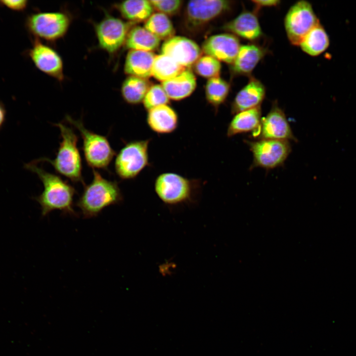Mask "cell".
I'll return each instance as SVG.
<instances>
[{"instance_id": "3957f363", "label": "cell", "mask_w": 356, "mask_h": 356, "mask_svg": "<svg viewBox=\"0 0 356 356\" xmlns=\"http://www.w3.org/2000/svg\"><path fill=\"white\" fill-rule=\"evenodd\" d=\"M53 125L58 128L61 140L54 159L43 157L38 161L50 163L58 174L73 182H81L85 185L82 176V161L77 143L78 137L72 128L59 122Z\"/></svg>"}, {"instance_id": "30bf717a", "label": "cell", "mask_w": 356, "mask_h": 356, "mask_svg": "<svg viewBox=\"0 0 356 356\" xmlns=\"http://www.w3.org/2000/svg\"><path fill=\"white\" fill-rule=\"evenodd\" d=\"M95 30L99 47L110 54L125 44L129 31L126 23L110 15L96 24Z\"/></svg>"}, {"instance_id": "44dd1931", "label": "cell", "mask_w": 356, "mask_h": 356, "mask_svg": "<svg viewBox=\"0 0 356 356\" xmlns=\"http://www.w3.org/2000/svg\"><path fill=\"white\" fill-rule=\"evenodd\" d=\"M155 56L152 52L130 50L125 60V72L131 76L149 78Z\"/></svg>"}, {"instance_id": "d6986e66", "label": "cell", "mask_w": 356, "mask_h": 356, "mask_svg": "<svg viewBox=\"0 0 356 356\" xmlns=\"http://www.w3.org/2000/svg\"><path fill=\"white\" fill-rule=\"evenodd\" d=\"M223 28L248 40H255L262 34L256 15L250 11H244L234 19L225 24Z\"/></svg>"}, {"instance_id": "4fadbf2b", "label": "cell", "mask_w": 356, "mask_h": 356, "mask_svg": "<svg viewBox=\"0 0 356 356\" xmlns=\"http://www.w3.org/2000/svg\"><path fill=\"white\" fill-rule=\"evenodd\" d=\"M201 49L193 41L181 36H174L163 44L162 54L167 55L184 68L192 65L199 59Z\"/></svg>"}, {"instance_id": "ba28073f", "label": "cell", "mask_w": 356, "mask_h": 356, "mask_svg": "<svg viewBox=\"0 0 356 356\" xmlns=\"http://www.w3.org/2000/svg\"><path fill=\"white\" fill-rule=\"evenodd\" d=\"M246 142L253 154L252 168L270 169L280 166L291 151L288 140L260 139Z\"/></svg>"}, {"instance_id": "ac0fdd59", "label": "cell", "mask_w": 356, "mask_h": 356, "mask_svg": "<svg viewBox=\"0 0 356 356\" xmlns=\"http://www.w3.org/2000/svg\"><path fill=\"white\" fill-rule=\"evenodd\" d=\"M192 71L185 68L174 78L163 82L161 86L169 99L179 100L189 96L196 86V80Z\"/></svg>"}, {"instance_id": "1f68e13d", "label": "cell", "mask_w": 356, "mask_h": 356, "mask_svg": "<svg viewBox=\"0 0 356 356\" xmlns=\"http://www.w3.org/2000/svg\"><path fill=\"white\" fill-rule=\"evenodd\" d=\"M153 8L167 15L175 14L181 7L180 0H149Z\"/></svg>"}, {"instance_id": "277c9868", "label": "cell", "mask_w": 356, "mask_h": 356, "mask_svg": "<svg viewBox=\"0 0 356 356\" xmlns=\"http://www.w3.org/2000/svg\"><path fill=\"white\" fill-rule=\"evenodd\" d=\"M200 183L198 179H190L174 172H165L155 178L154 190L166 205L178 206L194 202Z\"/></svg>"}, {"instance_id": "9c48e42d", "label": "cell", "mask_w": 356, "mask_h": 356, "mask_svg": "<svg viewBox=\"0 0 356 356\" xmlns=\"http://www.w3.org/2000/svg\"><path fill=\"white\" fill-rule=\"evenodd\" d=\"M319 23L311 4L299 1L292 6L285 18V27L290 43L298 45L305 36Z\"/></svg>"}, {"instance_id": "d6a6232c", "label": "cell", "mask_w": 356, "mask_h": 356, "mask_svg": "<svg viewBox=\"0 0 356 356\" xmlns=\"http://www.w3.org/2000/svg\"><path fill=\"white\" fill-rule=\"evenodd\" d=\"M0 4L12 10L21 11L26 9L28 5V1L26 0H0Z\"/></svg>"}, {"instance_id": "cb8c5ba5", "label": "cell", "mask_w": 356, "mask_h": 356, "mask_svg": "<svg viewBox=\"0 0 356 356\" xmlns=\"http://www.w3.org/2000/svg\"><path fill=\"white\" fill-rule=\"evenodd\" d=\"M116 8L125 19L137 22L147 20L153 10L150 1L147 0L123 1L117 4Z\"/></svg>"}, {"instance_id": "83f0119b", "label": "cell", "mask_w": 356, "mask_h": 356, "mask_svg": "<svg viewBox=\"0 0 356 356\" xmlns=\"http://www.w3.org/2000/svg\"><path fill=\"white\" fill-rule=\"evenodd\" d=\"M160 40H168L175 33L172 22L168 16L162 13L152 14L146 20L144 27Z\"/></svg>"}, {"instance_id": "5b68a950", "label": "cell", "mask_w": 356, "mask_h": 356, "mask_svg": "<svg viewBox=\"0 0 356 356\" xmlns=\"http://www.w3.org/2000/svg\"><path fill=\"white\" fill-rule=\"evenodd\" d=\"M65 120L80 133L83 139L82 150L87 164L92 169L108 170L116 155L108 137L87 129L82 119L75 120L67 115Z\"/></svg>"}, {"instance_id": "7a4b0ae2", "label": "cell", "mask_w": 356, "mask_h": 356, "mask_svg": "<svg viewBox=\"0 0 356 356\" xmlns=\"http://www.w3.org/2000/svg\"><path fill=\"white\" fill-rule=\"evenodd\" d=\"M92 181L85 185L76 202L85 218L96 217L105 208L118 204L123 199L117 181L105 178L96 170L92 169Z\"/></svg>"}, {"instance_id": "f546056e", "label": "cell", "mask_w": 356, "mask_h": 356, "mask_svg": "<svg viewBox=\"0 0 356 356\" xmlns=\"http://www.w3.org/2000/svg\"><path fill=\"white\" fill-rule=\"evenodd\" d=\"M221 67L220 61L207 55L200 57L194 66L197 74L209 79L219 77Z\"/></svg>"}, {"instance_id": "484cf974", "label": "cell", "mask_w": 356, "mask_h": 356, "mask_svg": "<svg viewBox=\"0 0 356 356\" xmlns=\"http://www.w3.org/2000/svg\"><path fill=\"white\" fill-rule=\"evenodd\" d=\"M150 87L146 79L130 76L122 84L121 93L126 102L137 104L143 101Z\"/></svg>"}, {"instance_id": "e0dca14e", "label": "cell", "mask_w": 356, "mask_h": 356, "mask_svg": "<svg viewBox=\"0 0 356 356\" xmlns=\"http://www.w3.org/2000/svg\"><path fill=\"white\" fill-rule=\"evenodd\" d=\"M266 90L257 79H251L236 94L231 105L233 114L260 106L264 99Z\"/></svg>"}, {"instance_id": "8fae6325", "label": "cell", "mask_w": 356, "mask_h": 356, "mask_svg": "<svg viewBox=\"0 0 356 356\" xmlns=\"http://www.w3.org/2000/svg\"><path fill=\"white\" fill-rule=\"evenodd\" d=\"M28 55L39 70L59 81L63 79L62 59L51 47L35 39Z\"/></svg>"}, {"instance_id": "d4e9b609", "label": "cell", "mask_w": 356, "mask_h": 356, "mask_svg": "<svg viewBox=\"0 0 356 356\" xmlns=\"http://www.w3.org/2000/svg\"><path fill=\"white\" fill-rule=\"evenodd\" d=\"M311 56H317L329 46V39L323 27L318 23L303 38L299 44Z\"/></svg>"}, {"instance_id": "e575fe53", "label": "cell", "mask_w": 356, "mask_h": 356, "mask_svg": "<svg viewBox=\"0 0 356 356\" xmlns=\"http://www.w3.org/2000/svg\"><path fill=\"white\" fill-rule=\"evenodd\" d=\"M6 119V110L2 102L0 101V131L4 126Z\"/></svg>"}, {"instance_id": "7402d4cb", "label": "cell", "mask_w": 356, "mask_h": 356, "mask_svg": "<svg viewBox=\"0 0 356 356\" xmlns=\"http://www.w3.org/2000/svg\"><path fill=\"white\" fill-rule=\"evenodd\" d=\"M261 114L260 106L236 113L228 125L226 135L230 137L241 133L258 131Z\"/></svg>"}, {"instance_id": "8992f818", "label": "cell", "mask_w": 356, "mask_h": 356, "mask_svg": "<svg viewBox=\"0 0 356 356\" xmlns=\"http://www.w3.org/2000/svg\"><path fill=\"white\" fill-rule=\"evenodd\" d=\"M150 138L134 140L125 143L116 155L114 169L122 179L135 178L150 165L149 146Z\"/></svg>"}, {"instance_id": "9a60e30c", "label": "cell", "mask_w": 356, "mask_h": 356, "mask_svg": "<svg viewBox=\"0 0 356 356\" xmlns=\"http://www.w3.org/2000/svg\"><path fill=\"white\" fill-rule=\"evenodd\" d=\"M230 1L224 0H193L186 7L188 22L193 26L206 23L228 9Z\"/></svg>"}, {"instance_id": "4316f807", "label": "cell", "mask_w": 356, "mask_h": 356, "mask_svg": "<svg viewBox=\"0 0 356 356\" xmlns=\"http://www.w3.org/2000/svg\"><path fill=\"white\" fill-rule=\"evenodd\" d=\"M185 68L170 57L161 53L155 56L151 76L162 83L177 76Z\"/></svg>"}, {"instance_id": "5bb4252c", "label": "cell", "mask_w": 356, "mask_h": 356, "mask_svg": "<svg viewBox=\"0 0 356 356\" xmlns=\"http://www.w3.org/2000/svg\"><path fill=\"white\" fill-rule=\"evenodd\" d=\"M238 39L227 33L213 35L207 39L202 49L207 55L219 61L232 64L240 47Z\"/></svg>"}, {"instance_id": "6da1fadb", "label": "cell", "mask_w": 356, "mask_h": 356, "mask_svg": "<svg viewBox=\"0 0 356 356\" xmlns=\"http://www.w3.org/2000/svg\"><path fill=\"white\" fill-rule=\"evenodd\" d=\"M34 160L24 165L26 170L36 174L44 185V190L34 199L40 205L43 217L54 210H60L64 214L77 216L73 208L76 189L60 176L49 173L39 167Z\"/></svg>"}, {"instance_id": "7c38bea8", "label": "cell", "mask_w": 356, "mask_h": 356, "mask_svg": "<svg viewBox=\"0 0 356 356\" xmlns=\"http://www.w3.org/2000/svg\"><path fill=\"white\" fill-rule=\"evenodd\" d=\"M257 132L260 139L297 140L284 112L276 104L262 119Z\"/></svg>"}, {"instance_id": "4dcf8cb0", "label": "cell", "mask_w": 356, "mask_h": 356, "mask_svg": "<svg viewBox=\"0 0 356 356\" xmlns=\"http://www.w3.org/2000/svg\"><path fill=\"white\" fill-rule=\"evenodd\" d=\"M169 98L161 85H155L151 86L147 91L143 103L147 111L157 106L168 104Z\"/></svg>"}, {"instance_id": "836d02e7", "label": "cell", "mask_w": 356, "mask_h": 356, "mask_svg": "<svg viewBox=\"0 0 356 356\" xmlns=\"http://www.w3.org/2000/svg\"><path fill=\"white\" fill-rule=\"evenodd\" d=\"M253 2L258 6H272L278 4L279 1L278 0H253Z\"/></svg>"}, {"instance_id": "ffe728a7", "label": "cell", "mask_w": 356, "mask_h": 356, "mask_svg": "<svg viewBox=\"0 0 356 356\" xmlns=\"http://www.w3.org/2000/svg\"><path fill=\"white\" fill-rule=\"evenodd\" d=\"M265 55V49L257 45L248 44L240 46L232 64L233 72L238 75H249Z\"/></svg>"}, {"instance_id": "2e32d148", "label": "cell", "mask_w": 356, "mask_h": 356, "mask_svg": "<svg viewBox=\"0 0 356 356\" xmlns=\"http://www.w3.org/2000/svg\"><path fill=\"white\" fill-rule=\"evenodd\" d=\"M146 123L150 129L157 134H169L178 128V116L168 104L161 105L148 111Z\"/></svg>"}, {"instance_id": "603a6c76", "label": "cell", "mask_w": 356, "mask_h": 356, "mask_svg": "<svg viewBox=\"0 0 356 356\" xmlns=\"http://www.w3.org/2000/svg\"><path fill=\"white\" fill-rule=\"evenodd\" d=\"M160 42L144 27L136 26L129 31L125 44L131 50L151 52L158 48Z\"/></svg>"}, {"instance_id": "f1b7e54d", "label": "cell", "mask_w": 356, "mask_h": 356, "mask_svg": "<svg viewBox=\"0 0 356 356\" xmlns=\"http://www.w3.org/2000/svg\"><path fill=\"white\" fill-rule=\"evenodd\" d=\"M229 91L227 82L219 77L209 79L205 87V94L208 102L218 108L224 102Z\"/></svg>"}, {"instance_id": "52a82bcc", "label": "cell", "mask_w": 356, "mask_h": 356, "mask_svg": "<svg viewBox=\"0 0 356 356\" xmlns=\"http://www.w3.org/2000/svg\"><path fill=\"white\" fill-rule=\"evenodd\" d=\"M70 19L61 12H40L31 14L26 20L28 31L36 38L54 41L67 32Z\"/></svg>"}]
</instances>
